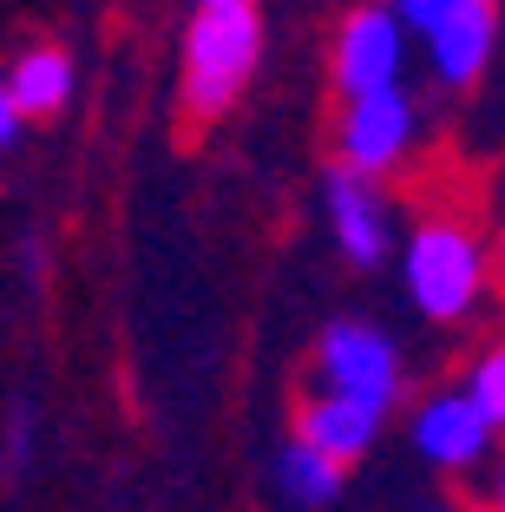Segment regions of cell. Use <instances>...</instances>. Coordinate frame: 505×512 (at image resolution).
<instances>
[{
    "label": "cell",
    "instance_id": "7c38bea8",
    "mask_svg": "<svg viewBox=\"0 0 505 512\" xmlns=\"http://www.w3.org/2000/svg\"><path fill=\"white\" fill-rule=\"evenodd\" d=\"M479 401V414H486L492 427H505V348H492L486 362L473 368V388H466Z\"/></svg>",
    "mask_w": 505,
    "mask_h": 512
},
{
    "label": "cell",
    "instance_id": "8fae6325",
    "mask_svg": "<svg viewBox=\"0 0 505 512\" xmlns=\"http://www.w3.org/2000/svg\"><path fill=\"white\" fill-rule=\"evenodd\" d=\"M276 486H283L296 506H328V499H335V486H342V467H335L328 453H315L309 440L296 434V447H283V460H276Z\"/></svg>",
    "mask_w": 505,
    "mask_h": 512
},
{
    "label": "cell",
    "instance_id": "4fadbf2b",
    "mask_svg": "<svg viewBox=\"0 0 505 512\" xmlns=\"http://www.w3.org/2000/svg\"><path fill=\"white\" fill-rule=\"evenodd\" d=\"M453 7H460V0H394L387 14L401 20V27H420V33H433L446 14H453Z\"/></svg>",
    "mask_w": 505,
    "mask_h": 512
},
{
    "label": "cell",
    "instance_id": "6da1fadb",
    "mask_svg": "<svg viewBox=\"0 0 505 512\" xmlns=\"http://www.w3.org/2000/svg\"><path fill=\"white\" fill-rule=\"evenodd\" d=\"M256 53H263V20L250 0H217L191 20L184 33V106L197 119L237 106V92L250 86Z\"/></svg>",
    "mask_w": 505,
    "mask_h": 512
},
{
    "label": "cell",
    "instance_id": "9c48e42d",
    "mask_svg": "<svg viewBox=\"0 0 505 512\" xmlns=\"http://www.w3.org/2000/svg\"><path fill=\"white\" fill-rule=\"evenodd\" d=\"M374 427H381V414L348 401V394H315V401L302 407V440H309L315 453H328L335 467H342V460H361V453L374 447Z\"/></svg>",
    "mask_w": 505,
    "mask_h": 512
},
{
    "label": "cell",
    "instance_id": "8992f818",
    "mask_svg": "<svg viewBox=\"0 0 505 512\" xmlns=\"http://www.w3.org/2000/svg\"><path fill=\"white\" fill-rule=\"evenodd\" d=\"M486 434H492V421L479 414L473 394H440V401L420 407V421H414L420 453L440 460V467H473L479 453H486Z\"/></svg>",
    "mask_w": 505,
    "mask_h": 512
},
{
    "label": "cell",
    "instance_id": "277c9868",
    "mask_svg": "<svg viewBox=\"0 0 505 512\" xmlns=\"http://www.w3.org/2000/svg\"><path fill=\"white\" fill-rule=\"evenodd\" d=\"M407 138H414V106H407L401 86L348 99V119H342V165L348 171H361V178L387 171L407 151Z\"/></svg>",
    "mask_w": 505,
    "mask_h": 512
},
{
    "label": "cell",
    "instance_id": "52a82bcc",
    "mask_svg": "<svg viewBox=\"0 0 505 512\" xmlns=\"http://www.w3.org/2000/svg\"><path fill=\"white\" fill-rule=\"evenodd\" d=\"M492 33H499V14H492V0H460L440 27L427 33L433 40V66H440L446 86H466V79L486 66L492 53Z\"/></svg>",
    "mask_w": 505,
    "mask_h": 512
},
{
    "label": "cell",
    "instance_id": "5b68a950",
    "mask_svg": "<svg viewBox=\"0 0 505 512\" xmlns=\"http://www.w3.org/2000/svg\"><path fill=\"white\" fill-rule=\"evenodd\" d=\"M335 79H342L348 99L381 92V86H401V20L387 14V7L348 14L342 46H335Z\"/></svg>",
    "mask_w": 505,
    "mask_h": 512
},
{
    "label": "cell",
    "instance_id": "e0dca14e",
    "mask_svg": "<svg viewBox=\"0 0 505 512\" xmlns=\"http://www.w3.org/2000/svg\"><path fill=\"white\" fill-rule=\"evenodd\" d=\"M499 506H505V480H499Z\"/></svg>",
    "mask_w": 505,
    "mask_h": 512
},
{
    "label": "cell",
    "instance_id": "7a4b0ae2",
    "mask_svg": "<svg viewBox=\"0 0 505 512\" xmlns=\"http://www.w3.org/2000/svg\"><path fill=\"white\" fill-rule=\"evenodd\" d=\"M407 289H414V302L427 309V316L453 322L473 309L479 296V243L466 237L460 224H420L414 243H407Z\"/></svg>",
    "mask_w": 505,
    "mask_h": 512
},
{
    "label": "cell",
    "instance_id": "5bb4252c",
    "mask_svg": "<svg viewBox=\"0 0 505 512\" xmlns=\"http://www.w3.org/2000/svg\"><path fill=\"white\" fill-rule=\"evenodd\" d=\"M27 453H33V414L20 407L14 421H7V473H20V467H27Z\"/></svg>",
    "mask_w": 505,
    "mask_h": 512
},
{
    "label": "cell",
    "instance_id": "ac0fdd59",
    "mask_svg": "<svg viewBox=\"0 0 505 512\" xmlns=\"http://www.w3.org/2000/svg\"><path fill=\"white\" fill-rule=\"evenodd\" d=\"M204 7H217V0H204Z\"/></svg>",
    "mask_w": 505,
    "mask_h": 512
},
{
    "label": "cell",
    "instance_id": "30bf717a",
    "mask_svg": "<svg viewBox=\"0 0 505 512\" xmlns=\"http://www.w3.org/2000/svg\"><path fill=\"white\" fill-rule=\"evenodd\" d=\"M66 92H73V60H66L60 46H33L27 60L14 66V86H7V99H14L20 119H46V112L66 106Z\"/></svg>",
    "mask_w": 505,
    "mask_h": 512
},
{
    "label": "cell",
    "instance_id": "2e32d148",
    "mask_svg": "<svg viewBox=\"0 0 505 512\" xmlns=\"http://www.w3.org/2000/svg\"><path fill=\"white\" fill-rule=\"evenodd\" d=\"M499 270H505V243H499Z\"/></svg>",
    "mask_w": 505,
    "mask_h": 512
},
{
    "label": "cell",
    "instance_id": "9a60e30c",
    "mask_svg": "<svg viewBox=\"0 0 505 512\" xmlns=\"http://www.w3.org/2000/svg\"><path fill=\"white\" fill-rule=\"evenodd\" d=\"M14 132H20V112L7 99V86H0V145H14Z\"/></svg>",
    "mask_w": 505,
    "mask_h": 512
},
{
    "label": "cell",
    "instance_id": "ba28073f",
    "mask_svg": "<svg viewBox=\"0 0 505 512\" xmlns=\"http://www.w3.org/2000/svg\"><path fill=\"white\" fill-rule=\"evenodd\" d=\"M328 217H335V237L355 263H381L387 250V217H381V197L361 184V171L335 165L328 171Z\"/></svg>",
    "mask_w": 505,
    "mask_h": 512
},
{
    "label": "cell",
    "instance_id": "3957f363",
    "mask_svg": "<svg viewBox=\"0 0 505 512\" xmlns=\"http://www.w3.org/2000/svg\"><path fill=\"white\" fill-rule=\"evenodd\" d=\"M315 362H322V388L328 394H348V401L374 407L387 414L394 394H401V362H394V342L368 322H335L315 348Z\"/></svg>",
    "mask_w": 505,
    "mask_h": 512
}]
</instances>
